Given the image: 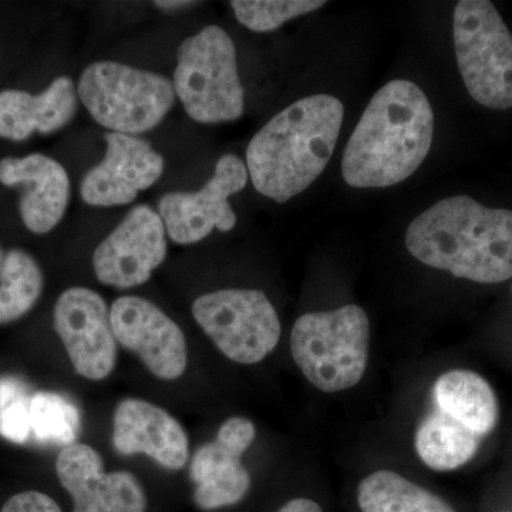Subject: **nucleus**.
<instances>
[{"mask_svg": "<svg viewBox=\"0 0 512 512\" xmlns=\"http://www.w3.org/2000/svg\"><path fill=\"white\" fill-rule=\"evenodd\" d=\"M434 113L416 83L384 84L367 104L342 158V175L353 188H386L412 177L429 154Z\"/></svg>", "mask_w": 512, "mask_h": 512, "instance_id": "1", "label": "nucleus"}, {"mask_svg": "<svg viewBox=\"0 0 512 512\" xmlns=\"http://www.w3.org/2000/svg\"><path fill=\"white\" fill-rule=\"evenodd\" d=\"M410 254L477 284L512 278V211L484 207L467 195L444 198L410 222Z\"/></svg>", "mask_w": 512, "mask_h": 512, "instance_id": "2", "label": "nucleus"}, {"mask_svg": "<svg viewBox=\"0 0 512 512\" xmlns=\"http://www.w3.org/2000/svg\"><path fill=\"white\" fill-rule=\"evenodd\" d=\"M345 107L329 94L295 101L252 137L247 168L255 190L285 204L325 171L335 153Z\"/></svg>", "mask_w": 512, "mask_h": 512, "instance_id": "3", "label": "nucleus"}, {"mask_svg": "<svg viewBox=\"0 0 512 512\" xmlns=\"http://www.w3.org/2000/svg\"><path fill=\"white\" fill-rule=\"evenodd\" d=\"M370 323L360 306L305 313L291 332L296 366L325 393L352 389L365 376L369 360Z\"/></svg>", "mask_w": 512, "mask_h": 512, "instance_id": "4", "label": "nucleus"}, {"mask_svg": "<svg viewBox=\"0 0 512 512\" xmlns=\"http://www.w3.org/2000/svg\"><path fill=\"white\" fill-rule=\"evenodd\" d=\"M173 87L185 113L200 124L231 123L245 109L234 40L220 26L187 37L177 52Z\"/></svg>", "mask_w": 512, "mask_h": 512, "instance_id": "5", "label": "nucleus"}, {"mask_svg": "<svg viewBox=\"0 0 512 512\" xmlns=\"http://www.w3.org/2000/svg\"><path fill=\"white\" fill-rule=\"evenodd\" d=\"M77 94L90 116L113 133L153 130L173 110V82L119 62H94L83 70Z\"/></svg>", "mask_w": 512, "mask_h": 512, "instance_id": "6", "label": "nucleus"}, {"mask_svg": "<svg viewBox=\"0 0 512 512\" xmlns=\"http://www.w3.org/2000/svg\"><path fill=\"white\" fill-rule=\"evenodd\" d=\"M453 36L458 70L470 96L488 109H512V35L493 3L458 2Z\"/></svg>", "mask_w": 512, "mask_h": 512, "instance_id": "7", "label": "nucleus"}, {"mask_svg": "<svg viewBox=\"0 0 512 512\" xmlns=\"http://www.w3.org/2000/svg\"><path fill=\"white\" fill-rule=\"evenodd\" d=\"M192 316L222 355L238 365H256L281 340L282 326L268 296L256 289H221L198 296Z\"/></svg>", "mask_w": 512, "mask_h": 512, "instance_id": "8", "label": "nucleus"}, {"mask_svg": "<svg viewBox=\"0 0 512 512\" xmlns=\"http://www.w3.org/2000/svg\"><path fill=\"white\" fill-rule=\"evenodd\" d=\"M247 164L235 154H224L214 175L201 190L167 192L158 202V214L167 237L178 245H192L210 237L214 229L229 232L237 225V215L229 197L247 187Z\"/></svg>", "mask_w": 512, "mask_h": 512, "instance_id": "9", "label": "nucleus"}, {"mask_svg": "<svg viewBox=\"0 0 512 512\" xmlns=\"http://www.w3.org/2000/svg\"><path fill=\"white\" fill-rule=\"evenodd\" d=\"M53 328L77 375L101 382L114 372L119 343L110 308L99 292L73 286L60 293L53 308Z\"/></svg>", "mask_w": 512, "mask_h": 512, "instance_id": "10", "label": "nucleus"}, {"mask_svg": "<svg viewBox=\"0 0 512 512\" xmlns=\"http://www.w3.org/2000/svg\"><path fill=\"white\" fill-rule=\"evenodd\" d=\"M167 238L158 211L150 205H137L94 249L96 278L116 289L146 284L167 256Z\"/></svg>", "mask_w": 512, "mask_h": 512, "instance_id": "11", "label": "nucleus"}, {"mask_svg": "<svg viewBox=\"0 0 512 512\" xmlns=\"http://www.w3.org/2000/svg\"><path fill=\"white\" fill-rule=\"evenodd\" d=\"M110 319L117 343L134 353L151 375L164 382L184 376L187 339L156 303L137 295L120 296L111 305Z\"/></svg>", "mask_w": 512, "mask_h": 512, "instance_id": "12", "label": "nucleus"}, {"mask_svg": "<svg viewBox=\"0 0 512 512\" xmlns=\"http://www.w3.org/2000/svg\"><path fill=\"white\" fill-rule=\"evenodd\" d=\"M59 483L72 497L73 512H147L146 488L131 471L104 470L89 444L63 447L56 458Z\"/></svg>", "mask_w": 512, "mask_h": 512, "instance_id": "13", "label": "nucleus"}, {"mask_svg": "<svg viewBox=\"0 0 512 512\" xmlns=\"http://www.w3.org/2000/svg\"><path fill=\"white\" fill-rule=\"evenodd\" d=\"M106 154L84 175L80 195L92 207H120L153 187L164 173V158L150 141L123 133L104 134Z\"/></svg>", "mask_w": 512, "mask_h": 512, "instance_id": "14", "label": "nucleus"}, {"mask_svg": "<svg viewBox=\"0 0 512 512\" xmlns=\"http://www.w3.org/2000/svg\"><path fill=\"white\" fill-rule=\"evenodd\" d=\"M111 443L121 456L143 454L165 470L180 471L190 463V439L183 424L163 407L136 397L117 404Z\"/></svg>", "mask_w": 512, "mask_h": 512, "instance_id": "15", "label": "nucleus"}, {"mask_svg": "<svg viewBox=\"0 0 512 512\" xmlns=\"http://www.w3.org/2000/svg\"><path fill=\"white\" fill-rule=\"evenodd\" d=\"M0 183L10 188L22 187L19 214L33 234H47L62 222L69 207L72 184L66 168L52 157L35 153L22 158H2Z\"/></svg>", "mask_w": 512, "mask_h": 512, "instance_id": "16", "label": "nucleus"}, {"mask_svg": "<svg viewBox=\"0 0 512 512\" xmlns=\"http://www.w3.org/2000/svg\"><path fill=\"white\" fill-rule=\"evenodd\" d=\"M79 109L77 84L59 76L39 94L0 92V138L22 143L35 133L53 134L69 126Z\"/></svg>", "mask_w": 512, "mask_h": 512, "instance_id": "17", "label": "nucleus"}, {"mask_svg": "<svg viewBox=\"0 0 512 512\" xmlns=\"http://www.w3.org/2000/svg\"><path fill=\"white\" fill-rule=\"evenodd\" d=\"M237 450L214 439L202 444L192 454L190 478L195 485L192 500L201 511L234 507L251 490V474L242 464Z\"/></svg>", "mask_w": 512, "mask_h": 512, "instance_id": "18", "label": "nucleus"}, {"mask_svg": "<svg viewBox=\"0 0 512 512\" xmlns=\"http://www.w3.org/2000/svg\"><path fill=\"white\" fill-rule=\"evenodd\" d=\"M436 409L473 431L488 436L500 417V406L491 384L471 370H450L436 380L433 387Z\"/></svg>", "mask_w": 512, "mask_h": 512, "instance_id": "19", "label": "nucleus"}, {"mask_svg": "<svg viewBox=\"0 0 512 512\" xmlns=\"http://www.w3.org/2000/svg\"><path fill=\"white\" fill-rule=\"evenodd\" d=\"M481 437L439 409L424 417L414 437L417 456L431 470L453 471L473 460Z\"/></svg>", "mask_w": 512, "mask_h": 512, "instance_id": "20", "label": "nucleus"}, {"mask_svg": "<svg viewBox=\"0 0 512 512\" xmlns=\"http://www.w3.org/2000/svg\"><path fill=\"white\" fill-rule=\"evenodd\" d=\"M357 504L362 512H456L439 495L390 470L360 481Z\"/></svg>", "mask_w": 512, "mask_h": 512, "instance_id": "21", "label": "nucleus"}, {"mask_svg": "<svg viewBox=\"0 0 512 512\" xmlns=\"http://www.w3.org/2000/svg\"><path fill=\"white\" fill-rule=\"evenodd\" d=\"M45 288V275L35 256L23 249H9L0 266V325L28 315Z\"/></svg>", "mask_w": 512, "mask_h": 512, "instance_id": "22", "label": "nucleus"}, {"mask_svg": "<svg viewBox=\"0 0 512 512\" xmlns=\"http://www.w3.org/2000/svg\"><path fill=\"white\" fill-rule=\"evenodd\" d=\"M32 437L42 444L72 446L82 429L80 410L63 394L42 390L30 400Z\"/></svg>", "mask_w": 512, "mask_h": 512, "instance_id": "23", "label": "nucleus"}, {"mask_svg": "<svg viewBox=\"0 0 512 512\" xmlns=\"http://www.w3.org/2000/svg\"><path fill=\"white\" fill-rule=\"evenodd\" d=\"M235 18L252 32L281 28L289 20L308 15L326 5L319 0H232Z\"/></svg>", "mask_w": 512, "mask_h": 512, "instance_id": "24", "label": "nucleus"}, {"mask_svg": "<svg viewBox=\"0 0 512 512\" xmlns=\"http://www.w3.org/2000/svg\"><path fill=\"white\" fill-rule=\"evenodd\" d=\"M33 393L19 377H0V436L16 444L28 443L30 427V400Z\"/></svg>", "mask_w": 512, "mask_h": 512, "instance_id": "25", "label": "nucleus"}, {"mask_svg": "<svg viewBox=\"0 0 512 512\" xmlns=\"http://www.w3.org/2000/svg\"><path fill=\"white\" fill-rule=\"evenodd\" d=\"M215 439L231 447L232 450L245 454L256 439V427L247 417H231L221 424Z\"/></svg>", "mask_w": 512, "mask_h": 512, "instance_id": "26", "label": "nucleus"}, {"mask_svg": "<svg viewBox=\"0 0 512 512\" xmlns=\"http://www.w3.org/2000/svg\"><path fill=\"white\" fill-rule=\"evenodd\" d=\"M0 512H63V510L50 495L29 490L8 498L0 508Z\"/></svg>", "mask_w": 512, "mask_h": 512, "instance_id": "27", "label": "nucleus"}, {"mask_svg": "<svg viewBox=\"0 0 512 512\" xmlns=\"http://www.w3.org/2000/svg\"><path fill=\"white\" fill-rule=\"evenodd\" d=\"M278 512H323L318 503L309 498H293L288 503L282 505Z\"/></svg>", "mask_w": 512, "mask_h": 512, "instance_id": "28", "label": "nucleus"}, {"mask_svg": "<svg viewBox=\"0 0 512 512\" xmlns=\"http://www.w3.org/2000/svg\"><path fill=\"white\" fill-rule=\"evenodd\" d=\"M154 5L157 6L158 9L167 10V12H175V10H181L185 8H191V6L197 5L194 2H180V0H167V2H156Z\"/></svg>", "mask_w": 512, "mask_h": 512, "instance_id": "29", "label": "nucleus"}, {"mask_svg": "<svg viewBox=\"0 0 512 512\" xmlns=\"http://www.w3.org/2000/svg\"><path fill=\"white\" fill-rule=\"evenodd\" d=\"M6 252L3 251V248L0 247V266H2L3 258H5Z\"/></svg>", "mask_w": 512, "mask_h": 512, "instance_id": "30", "label": "nucleus"}]
</instances>
